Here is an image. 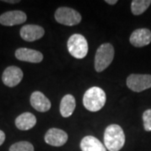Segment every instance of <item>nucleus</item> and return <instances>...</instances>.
<instances>
[{
	"mask_svg": "<svg viewBox=\"0 0 151 151\" xmlns=\"http://www.w3.org/2000/svg\"><path fill=\"white\" fill-rule=\"evenodd\" d=\"M104 146L108 151H119L125 144V134L118 124H110L104 132Z\"/></svg>",
	"mask_w": 151,
	"mask_h": 151,
	"instance_id": "f257e3e1",
	"label": "nucleus"
},
{
	"mask_svg": "<svg viewBox=\"0 0 151 151\" xmlns=\"http://www.w3.org/2000/svg\"><path fill=\"white\" fill-rule=\"evenodd\" d=\"M106 100V93L103 89L98 86H92L84 93L82 102L88 111L97 112L104 107Z\"/></svg>",
	"mask_w": 151,
	"mask_h": 151,
	"instance_id": "f03ea898",
	"label": "nucleus"
},
{
	"mask_svg": "<svg viewBox=\"0 0 151 151\" xmlns=\"http://www.w3.org/2000/svg\"><path fill=\"white\" fill-rule=\"evenodd\" d=\"M114 58V48L110 43L101 45L95 55L94 66L97 72H102L107 69Z\"/></svg>",
	"mask_w": 151,
	"mask_h": 151,
	"instance_id": "7ed1b4c3",
	"label": "nucleus"
},
{
	"mask_svg": "<svg viewBox=\"0 0 151 151\" xmlns=\"http://www.w3.org/2000/svg\"><path fill=\"white\" fill-rule=\"evenodd\" d=\"M67 49L73 57L76 59H83L88 52L87 40L80 34H74L67 41Z\"/></svg>",
	"mask_w": 151,
	"mask_h": 151,
	"instance_id": "20e7f679",
	"label": "nucleus"
},
{
	"mask_svg": "<svg viewBox=\"0 0 151 151\" xmlns=\"http://www.w3.org/2000/svg\"><path fill=\"white\" fill-rule=\"evenodd\" d=\"M55 19L59 24L66 26H73L80 24L81 21V15L77 11L67 8L60 7L57 9L55 13Z\"/></svg>",
	"mask_w": 151,
	"mask_h": 151,
	"instance_id": "39448f33",
	"label": "nucleus"
},
{
	"mask_svg": "<svg viewBox=\"0 0 151 151\" xmlns=\"http://www.w3.org/2000/svg\"><path fill=\"white\" fill-rule=\"evenodd\" d=\"M127 86L133 92H141L151 88V75L131 74L126 80Z\"/></svg>",
	"mask_w": 151,
	"mask_h": 151,
	"instance_id": "423d86ee",
	"label": "nucleus"
},
{
	"mask_svg": "<svg viewBox=\"0 0 151 151\" xmlns=\"http://www.w3.org/2000/svg\"><path fill=\"white\" fill-rule=\"evenodd\" d=\"M24 77L22 70L15 65H10L4 70L2 75V81L5 86L14 87L20 83Z\"/></svg>",
	"mask_w": 151,
	"mask_h": 151,
	"instance_id": "0eeeda50",
	"label": "nucleus"
},
{
	"mask_svg": "<svg viewBox=\"0 0 151 151\" xmlns=\"http://www.w3.org/2000/svg\"><path fill=\"white\" fill-rule=\"evenodd\" d=\"M26 19V14L21 10L8 11L0 15V24L4 26H14L24 24Z\"/></svg>",
	"mask_w": 151,
	"mask_h": 151,
	"instance_id": "6e6552de",
	"label": "nucleus"
},
{
	"mask_svg": "<svg viewBox=\"0 0 151 151\" xmlns=\"http://www.w3.org/2000/svg\"><path fill=\"white\" fill-rule=\"evenodd\" d=\"M68 140V134L65 131L56 128H52L46 132L45 135V141L49 145L55 147L63 146Z\"/></svg>",
	"mask_w": 151,
	"mask_h": 151,
	"instance_id": "1a4fd4ad",
	"label": "nucleus"
},
{
	"mask_svg": "<svg viewBox=\"0 0 151 151\" xmlns=\"http://www.w3.org/2000/svg\"><path fill=\"white\" fill-rule=\"evenodd\" d=\"M45 29L43 27L36 24H26L20 29V36L28 42H33L43 37Z\"/></svg>",
	"mask_w": 151,
	"mask_h": 151,
	"instance_id": "9d476101",
	"label": "nucleus"
},
{
	"mask_svg": "<svg viewBox=\"0 0 151 151\" xmlns=\"http://www.w3.org/2000/svg\"><path fill=\"white\" fill-rule=\"evenodd\" d=\"M15 57L19 60L29 63H40L44 58L41 52L29 48L17 49L15 50Z\"/></svg>",
	"mask_w": 151,
	"mask_h": 151,
	"instance_id": "9b49d317",
	"label": "nucleus"
},
{
	"mask_svg": "<svg viewBox=\"0 0 151 151\" xmlns=\"http://www.w3.org/2000/svg\"><path fill=\"white\" fill-rule=\"evenodd\" d=\"M130 44L134 47H144L151 42V31L149 29H138L131 34Z\"/></svg>",
	"mask_w": 151,
	"mask_h": 151,
	"instance_id": "f8f14e48",
	"label": "nucleus"
},
{
	"mask_svg": "<svg viewBox=\"0 0 151 151\" xmlns=\"http://www.w3.org/2000/svg\"><path fill=\"white\" fill-rule=\"evenodd\" d=\"M30 104L38 112L45 113L51 108V103L45 94L40 91H35L30 96Z\"/></svg>",
	"mask_w": 151,
	"mask_h": 151,
	"instance_id": "ddd939ff",
	"label": "nucleus"
},
{
	"mask_svg": "<svg viewBox=\"0 0 151 151\" xmlns=\"http://www.w3.org/2000/svg\"><path fill=\"white\" fill-rule=\"evenodd\" d=\"M36 118L31 113H23L19 116H18L15 119V126L17 129L22 131L31 129L36 124Z\"/></svg>",
	"mask_w": 151,
	"mask_h": 151,
	"instance_id": "4468645a",
	"label": "nucleus"
},
{
	"mask_svg": "<svg viewBox=\"0 0 151 151\" xmlns=\"http://www.w3.org/2000/svg\"><path fill=\"white\" fill-rule=\"evenodd\" d=\"M81 151H107L106 147L94 136H86L80 143Z\"/></svg>",
	"mask_w": 151,
	"mask_h": 151,
	"instance_id": "2eb2a0df",
	"label": "nucleus"
},
{
	"mask_svg": "<svg viewBox=\"0 0 151 151\" xmlns=\"http://www.w3.org/2000/svg\"><path fill=\"white\" fill-rule=\"evenodd\" d=\"M76 108V99L70 94L62 97L60 104V112L63 118H68L73 113Z\"/></svg>",
	"mask_w": 151,
	"mask_h": 151,
	"instance_id": "dca6fc26",
	"label": "nucleus"
},
{
	"mask_svg": "<svg viewBox=\"0 0 151 151\" xmlns=\"http://www.w3.org/2000/svg\"><path fill=\"white\" fill-rule=\"evenodd\" d=\"M150 0H134L131 3V11L134 15H140L150 6Z\"/></svg>",
	"mask_w": 151,
	"mask_h": 151,
	"instance_id": "f3484780",
	"label": "nucleus"
},
{
	"mask_svg": "<svg viewBox=\"0 0 151 151\" xmlns=\"http://www.w3.org/2000/svg\"><path fill=\"white\" fill-rule=\"evenodd\" d=\"M9 151H35L34 146L28 141H19L12 145Z\"/></svg>",
	"mask_w": 151,
	"mask_h": 151,
	"instance_id": "a211bd4d",
	"label": "nucleus"
},
{
	"mask_svg": "<svg viewBox=\"0 0 151 151\" xmlns=\"http://www.w3.org/2000/svg\"><path fill=\"white\" fill-rule=\"evenodd\" d=\"M144 129L147 132L151 131V109H148L143 113Z\"/></svg>",
	"mask_w": 151,
	"mask_h": 151,
	"instance_id": "6ab92c4d",
	"label": "nucleus"
},
{
	"mask_svg": "<svg viewBox=\"0 0 151 151\" xmlns=\"http://www.w3.org/2000/svg\"><path fill=\"white\" fill-rule=\"evenodd\" d=\"M5 141V134L4 131L0 130V146L2 145Z\"/></svg>",
	"mask_w": 151,
	"mask_h": 151,
	"instance_id": "aec40b11",
	"label": "nucleus"
},
{
	"mask_svg": "<svg viewBox=\"0 0 151 151\" xmlns=\"http://www.w3.org/2000/svg\"><path fill=\"white\" fill-rule=\"evenodd\" d=\"M105 2H106L107 4H111V5L116 4L118 3V1H117V0H106Z\"/></svg>",
	"mask_w": 151,
	"mask_h": 151,
	"instance_id": "412c9836",
	"label": "nucleus"
},
{
	"mask_svg": "<svg viewBox=\"0 0 151 151\" xmlns=\"http://www.w3.org/2000/svg\"><path fill=\"white\" fill-rule=\"evenodd\" d=\"M4 2H5V3H9V4H17V3H19V0H14V1H9V0H4Z\"/></svg>",
	"mask_w": 151,
	"mask_h": 151,
	"instance_id": "4be33fe9",
	"label": "nucleus"
}]
</instances>
